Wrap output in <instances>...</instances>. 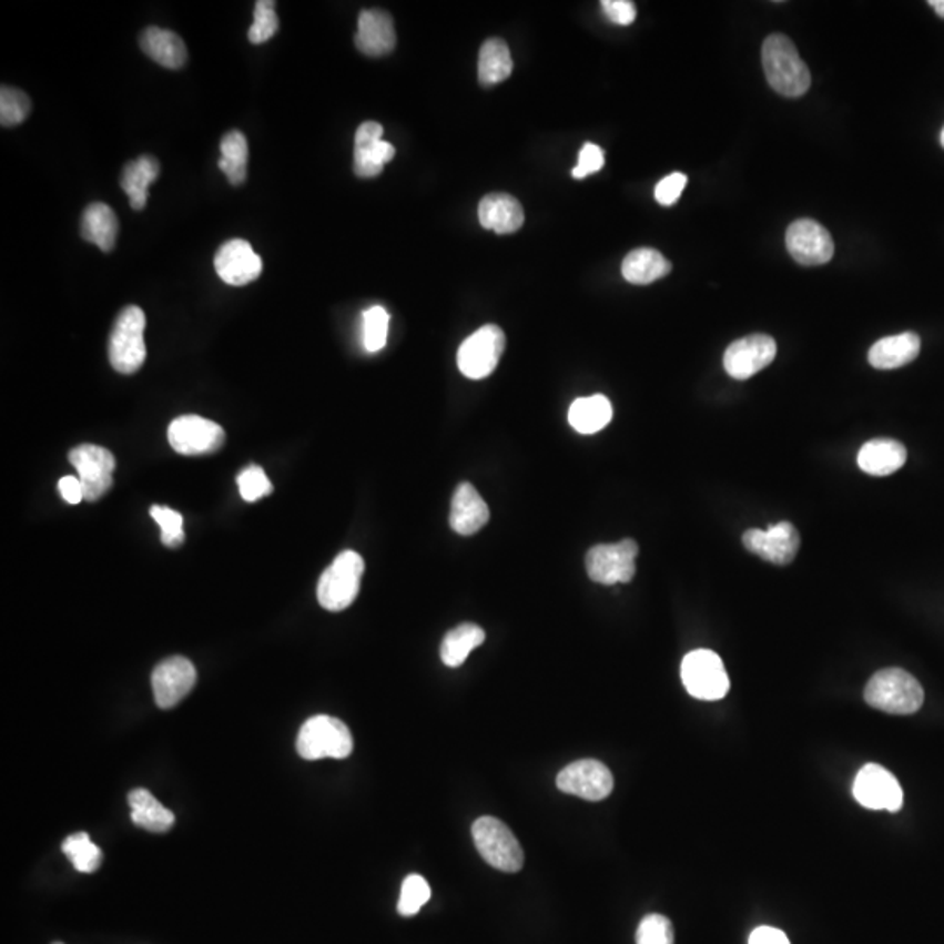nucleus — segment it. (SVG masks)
<instances>
[{"label": "nucleus", "instance_id": "obj_33", "mask_svg": "<svg viewBox=\"0 0 944 944\" xmlns=\"http://www.w3.org/2000/svg\"><path fill=\"white\" fill-rule=\"evenodd\" d=\"M248 142L244 133L232 130L221 141L219 169L223 170L232 186H242L247 181Z\"/></svg>", "mask_w": 944, "mask_h": 944}, {"label": "nucleus", "instance_id": "obj_24", "mask_svg": "<svg viewBox=\"0 0 944 944\" xmlns=\"http://www.w3.org/2000/svg\"><path fill=\"white\" fill-rule=\"evenodd\" d=\"M920 347H922V342L915 333L886 336V338L874 343L873 347L870 348L867 359H870L871 366L876 367V369H897V367L913 363L918 357Z\"/></svg>", "mask_w": 944, "mask_h": 944}, {"label": "nucleus", "instance_id": "obj_43", "mask_svg": "<svg viewBox=\"0 0 944 944\" xmlns=\"http://www.w3.org/2000/svg\"><path fill=\"white\" fill-rule=\"evenodd\" d=\"M603 163H606V158H603L602 149L595 144H585L581 151H579V161L576 169L572 170V177H588V175L595 174L598 170H602Z\"/></svg>", "mask_w": 944, "mask_h": 944}, {"label": "nucleus", "instance_id": "obj_42", "mask_svg": "<svg viewBox=\"0 0 944 944\" xmlns=\"http://www.w3.org/2000/svg\"><path fill=\"white\" fill-rule=\"evenodd\" d=\"M686 184H688V177H686V174H681V172L667 175V177L658 182V186L654 190V199L658 200L660 205H673L677 200L681 199Z\"/></svg>", "mask_w": 944, "mask_h": 944}, {"label": "nucleus", "instance_id": "obj_19", "mask_svg": "<svg viewBox=\"0 0 944 944\" xmlns=\"http://www.w3.org/2000/svg\"><path fill=\"white\" fill-rule=\"evenodd\" d=\"M382 135L384 126L375 121H366L355 132L354 170L359 177H376L388 161L396 156L394 145L382 141Z\"/></svg>", "mask_w": 944, "mask_h": 944}, {"label": "nucleus", "instance_id": "obj_47", "mask_svg": "<svg viewBox=\"0 0 944 944\" xmlns=\"http://www.w3.org/2000/svg\"><path fill=\"white\" fill-rule=\"evenodd\" d=\"M928 6H931V8L934 9L941 18H944V0H931Z\"/></svg>", "mask_w": 944, "mask_h": 944}, {"label": "nucleus", "instance_id": "obj_7", "mask_svg": "<svg viewBox=\"0 0 944 944\" xmlns=\"http://www.w3.org/2000/svg\"><path fill=\"white\" fill-rule=\"evenodd\" d=\"M681 677L688 693L698 700H721L730 691V677L724 663L709 649H697L686 654Z\"/></svg>", "mask_w": 944, "mask_h": 944}, {"label": "nucleus", "instance_id": "obj_40", "mask_svg": "<svg viewBox=\"0 0 944 944\" xmlns=\"http://www.w3.org/2000/svg\"><path fill=\"white\" fill-rule=\"evenodd\" d=\"M637 944H673L672 922L658 913L643 916L637 928Z\"/></svg>", "mask_w": 944, "mask_h": 944}, {"label": "nucleus", "instance_id": "obj_37", "mask_svg": "<svg viewBox=\"0 0 944 944\" xmlns=\"http://www.w3.org/2000/svg\"><path fill=\"white\" fill-rule=\"evenodd\" d=\"M363 321L364 348L375 354V352L382 351L387 345L390 315H388L384 306H373V308L364 312Z\"/></svg>", "mask_w": 944, "mask_h": 944}, {"label": "nucleus", "instance_id": "obj_1", "mask_svg": "<svg viewBox=\"0 0 944 944\" xmlns=\"http://www.w3.org/2000/svg\"><path fill=\"white\" fill-rule=\"evenodd\" d=\"M763 69L768 83L789 99L803 97L810 90L812 75L798 53L796 45L784 33H771L763 44Z\"/></svg>", "mask_w": 944, "mask_h": 944}, {"label": "nucleus", "instance_id": "obj_2", "mask_svg": "<svg viewBox=\"0 0 944 944\" xmlns=\"http://www.w3.org/2000/svg\"><path fill=\"white\" fill-rule=\"evenodd\" d=\"M867 706L894 715H910L924 706V688L903 669H885L874 673L864 689Z\"/></svg>", "mask_w": 944, "mask_h": 944}, {"label": "nucleus", "instance_id": "obj_12", "mask_svg": "<svg viewBox=\"0 0 944 944\" xmlns=\"http://www.w3.org/2000/svg\"><path fill=\"white\" fill-rule=\"evenodd\" d=\"M557 785L561 792L586 801H602L615 789V776L597 759H581L558 773Z\"/></svg>", "mask_w": 944, "mask_h": 944}, {"label": "nucleus", "instance_id": "obj_34", "mask_svg": "<svg viewBox=\"0 0 944 944\" xmlns=\"http://www.w3.org/2000/svg\"><path fill=\"white\" fill-rule=\"evenodd\" d=\"M62 852L79 873H95L102 866V850L91 842V838L87 833H75L65 838V842L62 843Z\"/></svg>", "mask_w": 944, "mask_h": 944}, {"label": "nucleus", "instance_id": "obj_48", "mask_svg": "<svg viewBox=\"0 0 944 944\" xmlns=\"http://www.w3.org/2000/svg\"><path fill=\"white\" fill-rule=\"evenodd\" d=\"M941 145L944 148V129L943 132H941Z\"/></svg>", "mask_w": 944, "mask_h": 944}, {"label": "nucleus", "instance_id": "obj_39", "mask_svg": "<svg viewBox=\"0 0 944 944\" xmlns=\"http://www.w3.org/2000/svg\"><path fill=\"white\" fill-rule=\"evenodd\" d=\"M151 516L160 525L161 542L166 548H179L184 542V520H182L181 512L165 508V506H153Z\"/></svg>", "mask_w": 944, "mask_h": 944}, {"label": "nucleus", "instance_id": "obj_18", "mask_svg": "<svg viewBox=\"0 0 944 944\" xmlns=\"http://www.w3.org/2000/svg\"><path fill=\"white\" fill-rule=\"evenodd\" d=\"M215 272L219 278L233 287L257 281L263 272V260L245 240H230L215 252Z\"/></svg>", "mask_w": 944, "mask_h": 944}, {"label": "nucleus", "instance_id": "obj_28", "mask_svg": "<svg viewBox=\"0 0 944 944\" xmlns=\"http://www.w3.org/2000/svg\"><path fill=\"white\" fill-rule=\"evenodd\" d=\"M160 175V163L156 158L141 156L130 161L121 174V190L129 194L130 206L133 211H142L149 199V186Z\"/></svg>", "mask_w": 944, "mask_h": 944}, {"label": "nucleus", "instance_id": "obj_49", "mask_svg": "<svg viewBox=\"0 0 944 944\" xmlns=\"http://www.w3.org/2000/svg\"><path fill=\"white\" fill-rule=\"evenodd\" d=\"M53 944H63V943H53Z\"/></svg>", "mask_w": 944, "mask_h": 944}, {"label": "nucleus", "instance_id": "obj_22", "mask_svg": "<svg viewBox=\"0 0 944 944\" xmlns=\"http://www.w3.org/2000/svg\"><path fill=\"white\" fill-rule=\"evenodd\" d=\"M478 217L483 227L499 235H509L524 226L525 212L511 194L491 193L479 202Z\"/></svg>", "mask_w": 944, "mask_h": 944}, {"label": "nucleus", "instance_id": "obj_44", "mask_svg": "<svg viewBox=\"0 0 944 944\" xmlns=\"http://www.w3.org/2000/svg\"><path fill=\"white\" fill-rule=\"evenodd\" d=\"M602 11L616 26H631L637 18V9L630 0H603Z\"/></svg>", "mask_w": 944, "mask_h": 944}, {"label": "nucleus", "instance_id": "obj_21", "mask_svg": "<svg viewBox=\"0 0 944 944\" xmlns=\"http://www.w3.org/2000/svg\"><path fill=\"white\" fill-rule=\"evenodd\" d=\"M490 520V509L470 483L458 485L451 499L450 525L460 536H473Z\"/></svg>", "mask_w": 944, "mask_h": 944}, {"label": "nucleus", "instance_id": "obj_30", "mask_svg": "<svg viewBox=\"0 0 944 944\" xmlns=\"http://www.w3.org/2000/svg\"><path fill=\"white\" fill-rule=\"evenodd\" d=\"M612 420V405L602 394L591 397H579L569 409V424L579 434H595Z\"/></svg>", "mask_w": 944, "mask_h": 944}, {"label": "nucleus", "instance_id": "obj_31", "mask_svg": "<svg viewBox=\"0 0 944 944\" xmlns=\"http://www.w3.org/2000/svg\"><path fill=\"white\" fill-rule=\"evenodd\" d=\"M485 639H487V633L478 625H458L457 628L448 631L445 639H443V663L446 667H450V669H457V667H460L467 660V656L470 652L475 651L476 648H479L485 642Z\"/></svg>", "mask_w": 944, "mask_h": 944}, {"label": "nucleus", "instance_id": "obj_17", "mask_svg": "<svg viewBox=\"0 0 944 944\" xmlns=\"http://www.w3.org/2000/svg\"><path fill=\"white\" fill-rule=\"evenodd\" d=\"M743 546L770 564L788 566L796 558L798 549H800V534L789 521L773 525L768 530L751 528L743 534Z\"/></svg>", "mask_w": 944, "mask_h": 944}, {"label": "nucleus", "instance_id": "obj_23", "mask_svg": "<svg viewBox=\"0 0 944 944\" xmlns=\"http://www.w3.org/2000/svg\"><path fill=\"white\" fill-rule=\"evenodd\" d=\"M907 451L903 443L895 439H871L862 446L857 464L866 475L889 476L906 464Z\"/></svg>", "mask_w": 944, "mask_h": 944}, {"label": "nucleus", "instance_id": "obj_6", "mask_svg": "<svg viewBox=\"0 0 944 944\" xmlns=\"http://www.w3.org/2000/svg\"><path fill=\"white\" fill-rule=\"evenodd\" d=\"M473 838L479 855L495 870L518 873L525 855L511 829L495 816H481L473 824Z\"/></svg>", "mask_w": 944, "mask_h": 944}, {"label": "nucleus", "instance_id": "obj_26", "mask_svg": "<svg viewBox=\"0 0 944 944\" xmlns=\"http://www.w3.org/2000/svg\"><path fill=\"white\" fill-rule=\"evenodd\" d=\"M120 223L111 206L105 203H91L81 219V236L95 244L102 252H111L116 245Z\"/></svg>", "mask_w": 944, "mask_h": 944}, {"label": "nucleus", "instance_id": "obj_36", "mask_svg": "<svg viewBox=\"0 0 944 944\" xmlns=\"http://www.w3.org/2000/svg\"><path fill=\"white\" fill-rule=\"evenodd\" d=\"M32 103L21 90L2 87L0 90V123L4 129H11L23 123L30 114Z\"/></svg>", "mask_w": 944, "mask_h": 944}, {"label": "nucleus", "instance_id": "obj_13", "mask_svg": "<svg viewBox=\"0 0 944 944\" xmlns=\"http://www.w3.org/2000/svg\"><path fill=\"white\" fill-rule=\"evenodd\" d=\"M854 798L864 809L900 812L904 794L891 771L880 764H866L859 770L854 782Z\"/></svg>", "mask_w": 944, "mask_h": 944}, {"label": "nucleus", "instance_id": "obj_38", "mask_svg": "<svg viewBox=\"0 0 944 944\" xmlns=\"http://www.w3.org/2000/svg\"><path fill=\"white\" fill-rule=\"evenodd\" d=\"M276 32H278V17H276L275 2L260 0L254 9V23L248 29V41L252 44H263Z\"/></svg>", "mask_w": 944, "mask_h": 944}, {"label": "nucleus", "instance_id": "obj_16", "mask_svg": "<svg viewBox=\"0 0 944 944\" xmlns=\"http://www.w3.org/2000/svg\"><path fill=\"white\" fill-rule=\"evenodd\" d=\"M775 355V339L768 335H751L731 343L722 363L731 378L747 379L770 366Z\"/></svg>", "mask_w": 944, "mask_h": 944}, {"label": "nucleus", "instance_id": "obj_5", "mask_svg": "<svg viewBox=\"0 0 944 944\" xmlns=\"http://www.w3.org/2000/svg\"><path fill=\"white\" fill-rule=\"evenodd\" d=\"M363 573L364 560L359 552H339L318 581V603L331 612L351 607L359 595Z\"/></svg>", "mask_w": 944, "mask_h": 944}, {"label": "nucleus", "instance_id": "obj_35", "mask_svg": "<svg viewBox=\"0 0 944 944\" xmlns=\"http://www.w3.org/2000/svg\"><path fill=\"white\" fill-rule=\"evenodd\" d=\"M430 900V885L420 874H409L400 886L397 912L403 916H415Z\"/></svg>", "mask_w": 944, "mask_h": 944}, {"label": "nucleus", "instance_id": "obj_8", "mask_svg": "<svg viewBox=\"0 0 944 944\" xmlns=\"http://www.w3.org/2000/svg\"><path fill=\"white\" fill-rule=\"evenodd\" d=\"M506 348V335L499 326L488 324L479 327L460 345L457 354L458 369L470 379H483L499 366Z\"/></svg>", "mask_w": 944, "mask_h": 944}, {"label": "nucleus", "instance_id": "obj_11", "mask_svg": "<svg viewBox=\"0 0 944 944\" xmlns=\"http://www.w3.org/2000/svg\"><path fill=\"white\" fill-rule=\"evenodd\" d=\"M224 439L226 436L221 425L199 415L175 418L169 427L170 446L187 457L215 454L223 448Z\"/></svg>", "mask_w": 944, "mask_h": 944}, {"label": "nucleus", "instance_id": "obj_45", "mask_svg": "<svg viewBox=\"0 0 944 944\" xmlns=\"http://www.w3.org/2000/svg\"><path fill=\"white\" fill-rule=\"evenodd\" d=\"M749 944H791L789 943L788 936H785L784 932L779 931L775 927H763L755 928L752 932L751 937H749Z\"/></svg>", "mask_w": 944, "mask_h": 944}, {"label": "nucleus", "instance_id": "obj_32", "mask_svg": "<svg viewBox=\"0 0 944 944\" xmlns=\"http://www.w3.org/2000/svg\"><path fill=\"white\" fill-rule=\"evenodd\" d=\"M512 59L503 39H488L479 50L478 78L483 87L503 83L511 75Z\"/></svg>", "mask_w": 944, "mask_h": 944}, {"label": "nucleus", "instance_id": "obj_27", "mask_svg": "<svg viewBox=\"0 0 944 944\" xmlns=\"http://www.w3.org/2000/svg\"><path fill=\"white\" fill-rule=\"evenodd\" d=\"M132 822L149 833H166L174 828L175 815L165 809L148 789H133L129 794Z\"/></svg>", "mask_w": 944, "mask_h": 944}, {"label": "nucleus", "instance_id": "obj_10", "mask_svg": "<svg viewBox=\"0 0 944 944\" xmlns=\"http://www.w3.org/2000/svg\"><path fill=\"white\" fill-rule=\"evenodd\" d=\"M78 478L84 491V500L97 503L100 497L108 494L112 487V475L116 469V458L103 446L87 445L75 446L69 454Z\"/></svg>", "mask_w": 944, "mask_h": 944}, {"label": "nucleus", "instance_id": "obj_20", "mask_svg": "<svg viewBox=\"0 0 944 944\" xmlns=\"http://www.w3.org/2000/svg\"><path fill=\"white\" fill-rule=\"evenodd\" d=\"M355 45L367 57H385L396 48L394 20L382 9H364L359 17V30Z\"/></svg>", "mask_w": 944, "mask_h": 944}, {"label": "nucleus", "instance_id": "obj_4", "mask_svg": "<svg viewBox=\"0 0 944 944\" xmlns=\"http://www.w3.org/2000/svg\"><path fill=\"white\" fill-rule=\"evenodd\" d=\"M296 749L306 761L345 759L352 754L354 739L345 722L331 715H315L300 730Z\"/></svg>", "mask_w": 944, "mask_h": 944}, {"label": "nucleus", "instance_id": "obj_15", "mask_svg": "<svg viewBox=\"0 0 944 944\" xmlns=\"http://www.w3.org/2000/svg\"><path fill=\"white\" fill-rule=\"evenodd\" d=\"M151 682L156 706L163 710L174 709L196 684V669L184 656H172L158 664Z\"/></svg>", "mask_w": 944, "mask_h": 944}, {"label": "nucleus", "instance_id": "obj_25", "mask_svg": "<svg viewBox=\"0 0 944 944\" xmlns=\"http://www.w3.org/2000/svg\"><path fill=\"white\" fill-rule=\"evenodd\" d=\"M141 48L149 59L165 69H181L187 60L186 44L177 33L160 27H149L142 32Z\"/></svg>", "mask_w": 944, "mask_h": 944}, {"label": "nucleus", "instance_id": "obj_14", "mask_svg": "<svg viewBox=\"0 0 944 944\" xmlns=\"http://www.w3.org/2000/svg\"><path fill=\"white\" fill-rule=\"evenodd\" d=\"M785 245L792 260L803 266H819L834 256L833 236L813 219H798L785 233Z\"/></svg>", "mask_w": 944, "mask_h": 944}, {"label": "nucleus", "instance_id": "obj_46", "mask_svg": "<svg viewBox=\"0 0 944 944\" xmlns=\"http://www.w3.org/2000/svg\"><path fill=\"white\" fill-rule=\"evenodd\" d=\"M59 490L69 504H79L84 500L83 487L75 476H65V478L60 479Z\"/></svg>", "mask_w": 944, "mask_h": 944}, {"label": "nucleus", "instance_id": "obj_3", "mask_svg": "<svg viewBox=\"0 0 944 944\" xmlns=\"http://www.w3.org/2000/svg\"><path fill=\"white\" fill-rule=\"evenodd\" d=\"M145 315L139 306H126L118 315L109 338V361L121 375L141 369L145 355Z\"/></svg>", "mask_w": 944, "mask_h": 944}, {"label": "nucleus", "instance_id": "obj_41", "mask_svg": "<svg viewBox=\"0 0 944 944\" xmlns=\"http://www.w3.org/2000/svg\"><path fill=\"white\" fill-rule=\"evenodd\" d=\"M236 481H238L240 495L245 503H256V500L263 499L273 491L268 476L264 475V470L257 466L242 470Z\"/></svg>", "mask_w": 944, "mask_h": 944}, {"label": "nucleus", "instance_id": "obj_9", "mask_svg": "<svg viewBox=\"0 0 944 944\" xmlns=\"http://www.w3.org/2000/svg\"><path fill=\"white\" fill-rule=\"evenodd\" d=\"M639 545L633 539H623L618 545H598L586 555V570L591 581L600 585L630 582L636 576V558Z\"/></svg>", "mask_w": 944, "mask_h": 944}, {"label": "nucleus", "instance_id": "obj_29", "mask_svg": "<svg viewBox=\"0 0 944 944\" xmlns=\"http://www.w3.org/2000/svg\"><path fill=\"white\" fill-rule=\"evenodd\" d=\"M621 272H623L625 281L630 284L648 285L669 275L672 272V264L661 252L642 247L631 251L625 257Z\"/></svg>", "mask_w": 944, "mask_h": 944}]
</instances>
